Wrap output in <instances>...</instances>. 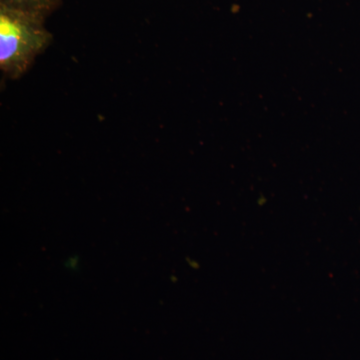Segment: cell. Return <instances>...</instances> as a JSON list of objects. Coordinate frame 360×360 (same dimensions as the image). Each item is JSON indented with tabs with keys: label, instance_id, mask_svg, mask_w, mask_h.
Returning a JSON list of instances; mask_svg holds the SVG:
<instances>
[{
	"label": "cell",
	"instance_id": "obj_2",
	"mask_svg": "<svg viewBox=\"0 0 360 360\" xmlns=\"http://www.w3.org/2000/svg\"><path fill=\"white\" fill-rule=\"evenodd\" d=\"M56 2V0H1V4L4 6L25 9L41 15L51 11Z\"/></svg>",
	"mask_w": 360,
	"mask_h": 360
},
{
	"label": "cell",
	"instance_id": "obj_1",
	"mask_svg": "<svg viewBox=\"0 0 360 360\" xmlns=\"http://www.w3.org/2000/svg\"><path fill=\"white\" fill-rule=\"evenodd\" d=\"M41 14L1 4L0 8V70L18 79L51 41Z\"/></svg>",
	"mask_w": 360,
	"mask_h": 360
}]
</instances>
